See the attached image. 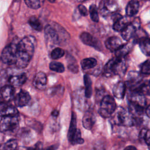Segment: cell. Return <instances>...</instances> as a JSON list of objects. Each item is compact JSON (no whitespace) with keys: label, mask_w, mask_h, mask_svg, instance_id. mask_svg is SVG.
<instances>
[{"label":"cell","mask_w":150,"mask_h":150,"mask_svg":"<svg viewBox=\"0 0 150 150\" xmlns=\"http://www.w3.org/2000/svg\"><path fill=\"white\" fill-rule=\"evenodd\" d=\"M36 39L33 36H28L21 40L18 45L15 64L19 69L28 66L34 53Z\"/></svg>","instance_id":"obj_1"},{"label":"cell","mask_w":150,"mask_h":150,"mask_svg":"<svg viewBox=\"0 0 150 150\" xmlns=\"http://www.w3.org/2000/svg\"><path fill=\"white\" fill-rule=\"evenodd\" d=\"M127 69V63L125 59L115 56L105 64L103 69V74L107 77L116 75L123 76Z\"/></svg>","instance_id":"obj_2"},{"label":"cell","mask_w":150,"mask_h":150,"mask_svg":"<svg viewBox=\"0 0 150 150\" xmlns=\"http://www.w3.org/2000/svg\"><path fill=\"white\" fill-rule=\"evenodd\" d=\"M142 74L135 71H131L128 73L126 86L131 90V91H138L146 94L150 93V87L149 84H146L144 81Z\"/></svg>","instance_id":"obj_3"},{"label":"cell","mask_w":150,"mask_h":150,"mask_svg":"<svg viewBox=\"0 0 150 150\" xmlns=\"http://www.w3.org/2000/svg\"><path fill=\"white\" fill-rule=\"evenodd\" d=\"M111 117H112L113 123L118 125L131 127L136 123V119L129 110L121 107H117Z\"/></svg>","instance_id":"obj_4"},{"label":"cell","mask_w":150,"mask_h":150,"mask_svg":"<svg viewBox=\"0 0 150 150\" xmlns=\"http://www.w3.org/2000/svg\"><path fill=\"white\" fill-rule=\"evenodd\" d=\"M129 110L135 117L141 115L145 110L146 106V98L145 94L138 91H131L129 96Z\"/></svg>","instance_id":"obj_5"},{"label":"cell","mask_w":150,"mask_h":150,"mask_svg":"<svg viewBox=\"0 0 150 150\" xmlns=\"http://www.w3.org/2000/svg\"><path fill=\"white\" fill-rule=\"evenodd\" d=\"M19 118L16 115L2 117L0 121V132L12 134L19 128Z\"/></svg>","instance_id":"obj_6"},{"label":"cell","mask_w":150,"mask_h":150,"mask_svg":"<svg viewBox=\"0 0 150 150\" xmlns=\"http://www.w3.org/2000/svg\"><path fill=\"white\" fill-rule=\"evenodd\" d=\"M117 108V104L112 97L106 95L103 97L100 103L98 113L103 118H109Z\"/></svg>","instance_id":"obj_7"},{"label":"cell","mask_w":150,"mask_h":150,"mask_svg":"<svg viewBox=\"0 0 150 150\" xmlns=\"http://www.w3.org/2000/svg\"><path fill=\"white\" fill-rule=\"evenodd\" d=\"M19 42L18 38H15L4 49L1 54V59L4 63L8 64L15 63Z\"/></svg>","instance_id":"obj_8"},{"label":"cell","mask_w":150,"mask_h":150,"mask_svg":"<svg viewBox=\"0 0 150 150\" xmlns=\"http://www.w3.org/2000/svg\"><path fill=\"white\" fill-rule=\"evenodd\" d=\"M118 7L117 0H101L98 6V11L101 16H107L115 12Z\"/></svg>","instance_id":"obj_9"},{"label":"cell","mask_w":150,"mask_h":150,"mask_svg":"<svg viewBox=\"0 0 150 150\" xmlns=\"http://www.w3.org/2000/svg\"><path fill=\"white\" fill-rule=\"evenodd\" d=\"M140 27V21L139 18H135L132 22L129 23L122 31L121 36L126 41H128L133 38Z\"/></svg>","instance_id":"obj_10"},{"label":"cell","mask_w":150,"mask_h":150,"mask_svg":"<svg viewBox=\"0 0 150 150\" xmlns=\"http://www.w3.org/2000/svg\"><path fill=\"white\" fill-rule=\"evenodd\" d=\"M45 38L49 45H56L59 42V36L56 29L51 25H47L45 28Z\"/></svg>","instance_id":"obj_11"},{"label":"cell","mask_w":150,"mask_h":150,"mask_svg":"<svg viewBox=\"0 0 150 150\" xmlns=\"http://www.w3.org/2000/svg\"><path fill=\"white\" fill-rule=\"evenodd\" d=\"M80 40L83 43L94 47L97 50H101V45L98 40L87 32H83L80 36Z\"/></svg>","instance_id":"obj_12"},{"label":"cell","mask_w":150,"mask_h":150,"mask_svg":"<svg viewBox=\"0 0 150 150\" xmlns=\"http://www.w3.org/2000/svg\"><path fill=\"white\" fill-rule=\"evenodd\" d=\"M114 24L112 28L115 31L121 32L129 23L127 17H123L120 14H115L113 17Z\"/></svg>","instance_id":"obj_13"},{"label":"cell","mask_w":150,"mask_h":150,"mask_svg":"<svg viewBox=\"0 0 150 150\" xmlns=\"http://www.w3.org/2000/svg\"><path fill=\"white\" fill-rule=\"evenodd\" d=\"M122 45L121 39L117 36L110 37L105 42L106 48L111 52L117 51Z\"/></svg>","instance_id":"obj_14"},{"label":"cell","mask_w":150,"mask_h":150,"mask_svg":"<svg viewBox=\"0 0 150 150\" xmlns=\"http://www.w3.org/2000/svg\"><path fill=\"white\" fill-rule=\"evenodd\" d=\"M30 100V96L29 94L25 90H21L15 96L14 102L16 106L23 107L27 105Z\"/></svg>","instance_id":"obj_15"},{"label":"cell","mask_w":150,"mask_h":150,"mask_svg":"<svg viewBox=\"0 0 150 150\" xmlns=\"http://www.w3.org/2000/svg\"><path fill=\"white\" fill-rule=\"evenodd\" d=\"M126 88V84L122 81H120L114 84L112 91L116 98L118 99H123L125 94Z\"/></svg>","instance_id":"obj_16"},{"label":"cell","mask_w":150,"mask_h":150,"mask_svg":"<svg viewBox=\"0 0 150 150\" xmlns=\"http://www.w3.org/2000/svg\"><path fill=\"white\" fill-rule=\"evenodd\" d=\"M33 86L39 90H43L45 88L47 84V77L46 74L43 72L38 73L33 81Z\"/></svg>","instance_id":"obj_17"},{"label":"cell","mask_w":150,"mask_h":150,"mask_svg":"<svg viewBox=\"0 0 150 150\" xmlns=\"http://www.w3.org/2000/svg\"><path fill=\"white\" fill-rule=\"evenodd\" d=\"M18 111L17 108L10 104L0 103V116L5 117L17 115Z\"/></svg>","instance_id":"obj_18"},{"label":"cell","mask_w":150,"mask_h":150,"mask_svg":"<svg viewBox=\"0 0 150 150\" xmlns=\"http://www.w3.org/2000/svg\"><path fill=\"white\" fill-rule=\"evenodd\" d=\"M95 122L96 117L94 113L90 111H86L82 120L83 127L87 129H91L95 124Z\"/></svg>","instance_id":"obj_19"},{"label":"cell","mask_w":150,"mask_h":150,"mask_svg":"<svg viewBox=\"0 0 150 150\" xmlns=\"http://www.w3.org/2000/svg\"><path fill=\"white\" fill-rule=\"evenodd\" d=\"M15 91V88L11 84L5 85L2 87L0 89V94L2 98L7 101H10L13 98Z\"/></svg>","instance_id":"obj_20"},{"label":"cell","mask_w":150,"mask_h":150,"mask_svg":"<svg viewBox=\"0 0 150 150\" xmlns=\"http://www.w3.org/2000/svg\"><path fill=\"white\" fill-rule=\"evenodd\" d=\"M139 4L138 0H131L127 4L125 12L127 16L131 17L135 15L139 10Z\"/></svg>","instance_id":"obj_21"},{"label":"cell","mask_w":150,"mask_h":150,"mask_svg":"<svg viewBox=\"0 0 150 150\" xmlns=\"http://www.w3.org/2000/svg\"><path fill=\"white\" fill-rule=\"evenodd\" d=\"M134 46L133 42H128L123 44L117 51L115 52V56L124 58L132 49Z\"/></svg>","instance_id":"obj_22"},{"label":"cell","mask_w":150,"mask_h":150,"mask_svg":"<svg viewBox=\"0 0 150 150\" xmlns=\"http://www.w3.org/2000/svg\"><path fill=\"white\" fill-rule=\"evenodd\" d=\"M139 48L142 53L147 56H150V38L144 37L138 42Z\"/></svg>","instance_id":"obj_23"},{"label":"cell","mask_w":150,"mask_h":150,"mask_svg":"<svg viewBox=\"0 0 150 150\" xmlns=\"http://www.w3.org/2000/svg\"><path fill=\"white\" fill-rule=\"evenodd\" d=\"M26 81V76L25 74L13 76L9 79V83L13 87H19L23 85Z\"/></svg>","instance_id":"obj_24"},{"label":"cell","mask_w":150,"mask_h":150,"mask_svg":"<svg viewBox=\"0 0 150 150\" xmlns=\"http://www.w3.org/2000/svg\"><path fill=\"white\" fill-rule=\"evenodd\" d=\"M97 64V61L93 57L84 59L81 61V66L83 70H89L94 68Z\"/></svg>","instance_id":"obj_25"},{"label":"cell","mask_w":150,"mask_h":150,"mask_svg":"<svg viewBox=\"0 0 150 150\" xmlns=\"http://www.w3.org/2000/svg\"><path fill=\"white\" fill-rule=\"evenodd\" d=\"M84 94L87 98H90L92 95V82L90 76L87 74L84 76Z\"/></svg>","instance_id":"obj_26"},{"label":"cell","mask_w":150,"mask_h":150,"mask_svg":"<svg viewBox=\"0 0 150 150\" xmlns=\"http://www.w3.org/2000/svg\"><path fill=\"white\" fill-rule=\"evenodd\" d=\"M81 132L79 129H77L76 130L74 133L73 134L70 139L69 140V142L73 144H81L84 143V139L81 137Z\"/></svg>","instance_id":"obj_27"},{"label":"cell","mask_w":150,"mask_h":150,"mask_svg":"<svg viewBox=\"0 0 150 150\" xmlns=\"http://www.w3.org/2000/svg\"><path fill=\"white\" fill-rule=\"evenodd\" d=\"M76 129H77V128H76V114L74 112H72L70 127H69V129L68 134H67V138H68L69 140L70 139V138L71 137V136L74 133V132L76 131Z\"/></svg>","instance_id":"obj_28"},{"label":"cell","mask_w":150,"mask_h":150,"mask_svg":"<svg viewBox=\"0 0 150 150\" xmlns=\"http://www.w3.org/2000/svg\"><path fill=\"white\" fill-rule=\"evenodd\" d=\"M29 24L30 26L35 30L40 31L42 30L43 26L40 21L36 16H31L29 19Z\"/></svg>","instance_id":"obj_29"},{"label":"cell","mask_w":150,"mask_h":150,"mask_svg":"<svg viewBox=\"0 0 150 150\" xmlns=\"http://www.w3.org/2000/svg\"><path fill=\"white\" fill-rule=\"evenodd\" d=\"M49 68L50 70L57 72L63 73L64 71V67L62 63L58 62H52L49 64Z\"/></svg>","instance_id":"obj_30"},{"label":"cell","mask_w":150,"mask_h":150,"mask_svg":"<svg viewBox=\"0 0 150 150\" xmlns=\"http://www.w3.org/2000/svg\"><path fill=\"white\" fill-rule=\"evenodd\" d=\"M89 13L91 20L95 22H98L99 21L98 11L96 5H91L89 8Z\"/></svg>","instance_id":"obj_31"},{"label":"cell","mask_w":150,"mask_h":150,"mask_svg":"<svg viewBox=\"0 0 150 150\" xmlns=\"http://www.w3.org/2000/svg\"><path fill=\"white\" fill-rule=\"evenodd\" d=\"M17 145V141L15 139H12L0 145V149H16Z\"/></svg>","instance_id":"obj_32"},{"label":"cell","mask_w":150,"mask_h":150,"mask_svg":"<svg viewBox=\"0 0 150 150\" xmlns=\"http://www.w3.org/2000/svg\"><path fill=\"white\" fill-rule=\"evenodd\" d=\"M140 73L142 75L150 74V59H147L140 65Z\"/></svg>","instance_id":"obj_33"},{"label":"cell","mask_w":150,"mask_h":150,"mask_svg":"<svg viewBox=\"0 0 150 150\" xmlns=\"http://www.w3.org/2000/svg\"><path fill=\"white\" fill-rule=\"evenodd\" d=\"M26 5L32 9H38L40 7L43 0H24Z\"/></svg>","instance_id":"obj_34"},{"label":"cell","mask_w":150,"mask_h":150,"mask_svg":"<svg viewBox=\"0 0 150 150\" xmlns=\"http://www.w3.org/2000/svg\"><path fill=\"white\" fill-rule=\"evenodd\" d=\"M64 54V51L63 49L60 47H56L54 49L52 52H51L50 56L52 59H57L62 56H63Z\"/></svg>","instance_id":"obj_35"},{"label":"cell","mask_w":150,"mask_h":150,"mask_svg":"<svg viewBox=\"0 0 150 150\" xmlns=\"http://www.w3.org/2000/svg\"><path fill=\"white\" fill-rule=\"evenodd\" d=\"M69 63L68 64V67L70 71L73 73H77L78 71V65L76 63V60H69Z\"/></svg>","instance_id":"obj_36"},{"label":"cell","mask_w":150,"mask_h":150,"mask_svg":"<svg viewBox=\"0 0 150 150\" xmlns=\"http://www.w3.org/2000/svg\"><path fill=\"white\" fill-rule=\"evenodd\" d=\"M79 11L80 13V14L83 16H87L88 15V11L87 8L83 5H79L78 6Z\"/></svg>","instance_id":"obj_37"},{"label":"cell","mask_w":150,"mask_h":150,"mask_svg":"<svg viewBox=\"0 0 150 150\" xmlns=\"http://www.w3.org/2000/svg\"><path fill=\"white\" fill-rule=\"evenodd\" d=\"M144 142L149 146L150 145V129H147L144 137Z\"/></svg>","instance_id":"obj_38"},{"label":"cell","mask_w":150,"mask_h":150,"mask_svg":"<svg viewBox=\"0 0 150 150\" xmlns=\"http://www.w3.org/2000/svg\"><path fill=\"white\" fill-rule=\"evenodd\" d=\"M147 131L146 128H142L139 134V138L141 141H144V137L145 135V133Z\"/></svg>","instance_id":"obj_39"},{"label":"cell","mask_w":150,"mask_h":150,"mask_svg":"<svg viewBox=\"0 0 150 150\" xmlns=\"http://www.w3.org/2000/svg\"><path fill=\"white\" fill-rule=\"evenodd\" d=\"M145 113L146 114V115L150 118V104L145 109Z\"/></svg>","instance_id":"obj_40"},{"label":"cell","mask_w":150,"mask_h":150,"mask_svg":"<svg viewBox=\"0 0 150 150\" xmlns=\"http://www.w3.org/2000/svg\"><path fill=\"white\" fill-rule=\"evenodd\" d=\"M52 115H53V117H57L58 115H59V112H58V111H57V110H54V111L52 112Z\"/></svg>","instance_id":"obj_41"},{"label":"cell","mask_w":150,"mask_h":150,"mask_svg":"<svg viewBox=\"0 0 150 150\" xmlns=\"http://www.w3.org/2000/svg\"><path fill=\"white\" fill-rule=\"evenodd\" d=\"M125 149H137L136 147L134 146H128L125 148Z\"/></svg>","instance_id":"obj_42"},{"label":"cell","mask_w":150,"mask_h":150,"mask_svg":"<svg viewBox=\"0 0 150 150\" xmlns=\"http://www.w3.org/2000/svg\"><path fill=\"white\" fill-rule=\"evenodd\" d=\"M47 1H48L49 2H51V3H52V2H54L56 0H47Z\"/></svg>","instance_id":"obj_43"},{"label":"cell","mask_w":150,"mask_h":150,"mask_svg":"<svg viewBox=\"0 0 150 150\" xmlns=\"http://www.w3.org/2000/svg\"><path fill=\"white\" fill-rule=\"evenodd\" d=\"M79 1V2H83V1H87V0H77Z\"/></svg>","instance_id":"obj_44"},{"label":"cell","mask_w":150,"mask_h":150,"mask_svg":"<svg viewBox=\"0 0 150 150\" xmlns=\"http://www.w3.org/2000/svg\"><path fill=\"white\" fill-rule=\"evenodd\" d=\"M149 86L150 87V80H149Z\"/></svg>","instance_id":"obj_45"},{"label":"cell","mask_w":150,"mask_h":150,"mask_svg":"<svg viewBox=\"0 0 150 150\" xmlns=\"http://www.w3.org/2000/svg\"><path fill=\"white\" fill-rule=\"evenodd\" d=\"M149 148L150 149V145H149Z\"/></svg>","instance_id":"obj_46"},{"label":"cell","mask_w":150,"mask_h":150,"mask_svg":"<svg viewBox=\"0 0 150 150\" xmlns=\"http://www.w3.org/2000/svg\"><path fill=\"white\" fill-rule=\"evenodd\" d=\"M148 1H150V0H148Z\"/></svg>","instance_id":"obj_47"}]
</instances>
